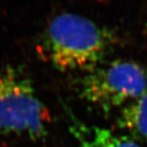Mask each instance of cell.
<instances>
[{
	"label": "cell",
	"instance_id": "obj_1",
	"mask_svg": "<svg viewBox=\"0 0 147 147\" xmlns=\"http://www.w3.org/2000/svg\"><path fill=\"white\" fill-rule=\"evenodd\" d=\"M115 35L89 18L64 12L52 18L42 35V57L61 70L90 71L103 63Z\"/></svg>",
	"mask_w": 147,
	"mask_h": 147
},
{
	"label": "cell",
	"instance_id": "obj_2",
	"mask_svg": "<svg viewBox=\"0 0 147 147\" xmlns=\"http://www.w3.org/2000/svg\"><path fill=\"white\" fill-rule=\"evenodd\" d=\"M50 112L30 79L13 66H0V131L38 139L44 137Z\"/></svg>",
	"mask_w": 147,
	"mask_h": 147
},
{
	"label": "cell",
	"instance_id": "obj_3",
	"mask_svg": "<svg viewBox=\"0 0 147 147\" xmlns=\"http://www.w3.org/2000/svg\"><path fill=\"white\" fill-rule=\"evenodd\" d=\"M79 92L103 111L123 108L147 92V71L131 61L101 63L83 77Z\"/></svg>",
	"mask_w": 147,
	"mask_h": 147
},
{
	"label": "cell",
	"instance_id": "obj_4",
	"mask_svg": "<svg viewBox=\"0 0 147 147\" xmlns=\"http://www.w3.org/2000/svg\"><path fill=\"white\" fill-rule=\"evenodd\" d=\"M117 123L125 135L147 143V92L121 108Z\"/></svg>",
	"mask_w": 147,
	"mask_h": 147
},
{
	"label": "cell",
	"instance_id": "obj_5",
	"mask_svg": "<svg viewBox=\"0 0 147 147\" xmlns=\"http://www.w3.org/2000/svg\"><path fill=\"white\" fill-rule=\"evenodd\" d=\"M78 132L79 147H145L125 134H116L100 127H84Z\"/></svg>",
	"mask_w": 147,
	"mask_h": 147
}]
</instances>
